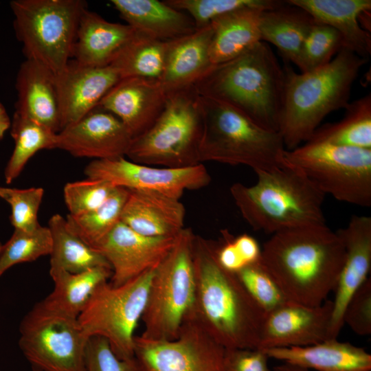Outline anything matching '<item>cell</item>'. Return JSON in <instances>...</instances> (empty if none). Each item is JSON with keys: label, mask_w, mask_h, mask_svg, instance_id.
Masks as SVG:
<instances>
[{"label": "cell", "mask_w": 371, "mask_h": 371, "mask_svg": "<svg viewBox=\"0 0 371 371\" xmlns=\"http://www.w3.org/2000/svg\"><path fill=\"white\" fill-rule=\"evenodd\" d=\"M171 42L137 31L110 65L116 69L121 78L137 77L159 80L164 71Z\"/></svg>", "instance_id": "obj_32"}, {"label": "cell", "mask_w": 371, "mask_h": 371, "mask_svg": "<svg viewBox=\"0 0 371 371\" xmlns=\"http://www.w3.org/2000/svg\"><path fill=\"white\" fill-rule=\"evenodd\" d=\"M223 237V242L218 245L217 259L224 269L236 273L246 267V265L234 245L233 236L227 231L224 230Z\"/></svg>", "instance_id": "obj_45"}, {"label": "cell", "mask_w": 371, "mask_h": 371, "mask_svg": "<svg viewBox=\"0 0 371 371\" xmlns=\"http://www.w3.org/2000/svg\"><path fill=\"white\" fill-rule=\"evenodd\" d=\"M194 236L190 228H183L173 247L155 269L141 317L144 326L142 338L172 341L178 337L183 320L194 300Z\"/></svg>", "instance_id": "obj_8"}, {"label": "cell", "mask_w": 371, "mask_h": 371, "mask_svg": "<svg viewBox=\"0 0 371 371\" xmlns=\"http://www.w3.org/2000/svg\"><path fill=\"white\" fill-rule=\"evenodd\" d=\"M347 324L357 335L371 334V279L368 278L349 300L343 316Z\"/></svg>", "instance_id": "obj_43"}, {"label": "cell", "mask_w": 371, "mask_h": 371, "mask_svg": "<svg viewBox=\"0 0 371 371\" xmlns=\"http://www.w3.org/2000/svg\"><path fill=\"white\" fill-rule=\"evenodd\" d=\"M2 247H3V245H2V244L1 243V242H0V252H1V251Z\"/></svg>", "instance_id": "obj_50"}, {"label": "cell", "mask_w": 371, "mask_h": 371, "mask_svg": "<svg viewBox=\"0 0 371 371\" xmlns=\"http://www.w3.org/2000/svg\"><path fill=\"white\" fill-rule=\"evenodd\" d=\"M368 60L342 48L330 63L313 71L284 69L278 132L286 150L308 142L326 115L346 108L352 85Z\"/></svg>", "instance_id": "obj_4"}, {"label": "cell", "mask_w": 371, "mask_h": 371, "mask_svg": "<svg viewBox=\"0 0 371 371\" xmlns=\"http://www.w3.org/2000/svg\"><path fill=\"white\" fill-rule=\"evenodd\" d=\"M218 245L194 236L195 294L188 314L225 348L258 349L267 313L236 274L220 265Z\"/></svg>", "instance_id": "obj_1"}, {"label": "cell", "mask_w": 371, "mask_h": 371, "mask_svg": "<svg viewBox=\"0 0 371 371\" xmlns=\"http://www.w3.org/2000/svg\"><path fill=\"white\" fill-rule=\"evenodd\" d=\"M85 174L115 187L157 192L178 199L184 191L204 188L211 181L203 164L181 168L153 167L133 162L125 157L93 159L85 167Z\"/></svg>", "instance_id": "obj_14"}, {"label": "cell", "mask_w": 371, "mask_h": 371, "mask_svg": "<svg viewBox=\"0 0 371 371\" xmlns=\"http://www.w3.org/2000/svg\"><path fill=\"white\" fill-rule=\"evenodd\" d=\"M268 359L261 349L225 348V371H274Z\"/></svg>", "instance_id": "obj_44"}, {"label": "cell", "mask_w": 371, "mask_h": 371, "mask_svg": "<svg viewBox=\"0 0 371 371\" xmlns=\"http://www.w3.org/2000/svg\"><path fill=\"white\" fill-rule=\"evenodd\" d=\"M120 79L111 65L90 67L70 60L65 69L56 75L61 130L96 108Z\"/></svg>", "instance_id": "obj_18"}, {"label": "cell", "mask_w": 371, "mask_h": 371, "mask_svg": "<svg viewBox=\"0 0 371 371\" xmlns=\"http://www.w3.org/2000/svg\"><path fill=\"white\" fill-rule=\"evenodd\" d=\"M284 78L271 48L259 41L238 56L212 65L194 86L199 95L225 103L262 128L278 131Z\"/></svg>", "instance_id": "obj_3"}, {"label": "cell", "mask_w": 371, "mask_h": 371, "mask_svg": "<svg viewBox=\"0 0 371 371\" xmlns=\"http://www.w3.org/2000/svg\"><path fill=\"white\" fill-rule=\"evenodd\" d=\"M127 25L139 32L164 41L175 40L196 29L185 12L157 0H111Z\"/></svg>", "instance_id": "obj_27"}, {"label": "cell", "mask_w": 371, "mask_h": 371, "mask_svg": "<svg viewBox=\"0 0 371 371\" xmlns=\"http://www.w3.org/2000/svg\"><path fill=\"white\" fill-rule=\"evenodd\" d=\"M212 36L210 24L172 41L164 71L159 80L167 93L194 85L212 67Z\"/></svg>", "instance_id": "obj_26"}, {"label": "cell", "mask_w": 371, "mask_h": 371, "mask_svg": "<svg viewBox=\"0 0 371 371\" xmlns=\"http://www.w3.org/2000/svg\"><path fill=\"white\" fill-rule=\"evenodd\" d=\"M154 271L117 286L108 281L100 284L78 317L86 336L104 338L120 359L134 357V332L145 308Z\"/></svg>", "instance_id": "obj_11"}, {"label": "cell", "mask_w": 371, "mask_h": 371, "mask_svg": "<svg viewBox=\"0 0 371 371\" xmlns=\"http://www.w3.org/2000/svg\"><path fill=\"white\" fill-rule=\"evenodd\" d=\"M203 133L199 161L244 165L254 172L282 165L284 144L278 131L262 128L240 111L199 95Z\"/></svg>", "instance_id": "obj_6"}, {"label": "cell", "mask_w": 371, "mask_h": 371, "mask_svg": "<svg viewBox=\"0 0 371 371\" xmlns=\"http://www.w3.org/2000/svg\"><path fill=\"white\" fill-rule=\"evenodd\" d=\"M44 195L42 188H4L1 199L11 207L10 220L14 229L31 232L39 225L38 212Z\"/></svg>", "instance_id": "obj_41"}, {"label": "cell", "mask_w": 371, "mask_h": 371, "mask_svg": "<svg viewBox=\"0 0 371 371\" xmlns=\"http://www.w3.org/2000/svg\"><path fill=\"white\" fill-rule=\"evenodd\" d=\"M85 371H148L134 357L128 359L117 357L109 342L102 337L88 339L85 357Z\"/></svg>", "instance_id": "obj_42"}, {"label": "cell", "mask_w": 371, "mask_h": 371, "mask_svg": "<svg viewBox=\"0 0 371 371\" xmlns=\"http://www.w3.org/2000/svg\"><path fill=\"white\" fill-rule=\"evenodd\" d=\"M273 370L274 371H284L280 366H277V367L274 368Z\"/></svg>", "instance_id": "obj_49"}, {"label": "cell", "mask_w": 371, "mask_h": 371, "mask_svg": "<svg viewBox=\"0 0 371 371\" xmlns=\"http://www.w3.org/2000/svg\"><path fill=\"white\" fill-rule=\"evenodd\" d=\"M232 242L246 266L256 263L261 259V248L257 240L247 234L232 238Z\"/></svg>", "instance_id": "obj_46"}, {"label": "cell", "mask_w": 371, "mask_h": 371, "mask_svg": "<svg viewBox=\"0 0 371 371\" xmlns=\"http://www.w3.org/2000/svg\"><path fill=\"white\" fill-rule=\"evenodd\" d=\"M177 236H146L120 221L91 247L107 261L112 271L110 283L117 286L155 269L173 247Z\"/></svg>", "instance_id": "obj_15"}, {"label": "cell", "mask_w": 371, "mask_h": 371, "mask_svg": "<svg viewBox=\"0 0 371 371\" xmlns=\"http://www.w3.org/2000/svg\"><path fill=\"white\" fill-rule=\"evenodd\" d=\"M11 135L14 148L4 171L6 183L14 181L39 150L57 148L58 133L30 119L14 114Z\"/></svg>", "instance_id": "obj_34"}, {"label": "cell", "mask_w": 371, "mask_h": 371, "mask_svg": "<svg viewBox=\"0 0 371 371\" xmlns=\"http://www.w3.org/2000/svg\"><path fill=\"white\" fill-rule=\"evenodd\" d=\"M14 27L26 59L36 60L56 75L72 58L82 0H14Z\"/></svg>", "instance_id": "obj_9"}, {"label": "cell", "mask_w": 371, "mask_h": 371, "mask_svg": "<svg viewBox=\"0 0 371 371\" xmlns=\"http://www.w3.org/2000/svg\"><path fill=\"white\" fill-rule=\"evenodd\" d=\"M186 210L178 199L157 192L129 190L120 221L149 237H176L184 228Z\"/></svg>", "instance_id": "obj_21"}, {"label": "cell", "mask_w": 371, "mask_h": 371, "mask_svg": "<svg viewBox=\"0 0 371 371\" xmlns=\"http://www.w3.org/2000/svg\"><path fill=\"white\" fill-rule=\"evenodd\" d=\"M345 247V259L335 288L328 338L336 339L342 328L346 306L357 289L368 278L371 269V217L352 216L337 231Z\"/></svg>", "instance_id": "obj_19"}, {"label": "cell", "mask_w": 371, "mask_h": 371, "mask_svg": "<svg viewBox=\"0 0 371 371\" xmlns=\"http://www.w3.org/2000/svg\"><path fill=\"white\" fill-rule=\"evenodd\" d=\"M170 7L186 12L196 29L203 28L216 18L245 7H260L266 10L284 5L286 1L274 0H166Z\"/></svg>", "instance_id": "obj_38"}, {"label": "cell", "mask_w": 371, "mask_h": 371, "mask_svg": "<svg viewBox=\"0 0 371 371\" xmlns=\"http://www.w3.org/2000/svg\"><path fill=\"white\" fill-rule=\"evenodd\" d=\"M19 346L34 371H85L88 338L78 318L36 303L19 326Z\"/></svg>", "instance_id": "obj_12"}, {"label": "cell", "mask_w": 371, "mask_h": 371, "mask_svg": "<svg viewBox=\"0 0 371 371\" xmlns=\"http://www.w3.org/2000/svg\"><path fill=\"white\" fill-rule=\"evenodd\" d=\"M202 133L199 95L192 85L167 93L161 113L145 132L133 139L126 156L135 163L163 168L196 166L201 164Z\"/></svg>", "instance_id": "obj_7"}, {"label": "cell", "mask_w": 371, "mask_h": 371, "mask_svg": "<svg viewBox=\"0 0 371 371\" xmlns=\"http://www.w3.org/2000/svg\"><path fill=\"white\" fill-rule=\"evenodd\" d=\"M48 227L52 238L49 273H77L98 267L111 268L97 251L69 231L65 218L60 214H55L49 218Z\"/></svg>", "instance_id": "obj_31"}, {"label": "cell", "mask_w": 371, "mask_h": 371, "mask_svg": "<svg viewBox=\"0 0 371 371\" xmlns=\"http://www.w3.org/2000/svg\"><path fill=\"white\" fill-rule=\"evenodd\" d=\"M287 3L309 13L340 34L343 48L368 60L371 55V34L360 24L363 15L371 11L370 0H289Z\"/></svg>", "instance_id": "obj_24"}, {"label": "cell", "mask_w": 371, "mask_h": 371, "mask_svg": "<svg viewBox=\"0 0 371 371\" xmlns=\"http://www.w3.org/2000/svg\"><path fill=\"white\" fill-rule=\"evenodd\" d=\"M255 172L254 185L235 183L230 188L236 205L254 230L273 234L326 225L322 210L326 195L300 170L282 164Z\"/></svg>", "instance_id": "obj_5"}, {"label": "cell", "mask_w": 371, "mask_h": 371, "mask_svg": "<svg viewBox=\"0 0 371 371\" xmlns=\"http://www.w3.org/2000/svg\"><path fill=\"white\" fill-rule=\"evenodd\" d=\"M112 274L108 267H98L80 273L64 271L50 272L54 287L41 302L47 308L78 318L93 293Z\"/></svg>", "instance_id": "obj_30"}, {"label": "cell", "mask_w": 371, "mask_h": 371, "mask_svg": "<svg viewBox=\"0 0 371 371\" xmlns=\"http://www.w3.org/2000/svg\"><path fill=\"white\" fill-rule=\"evenodd\" d=\"M266 9L245 7L213 20L210 58L212 65L232 60L261 41L260 15Z\"/></svg>", "instance_id": "obj_28"}, {"label": "cell", "mask_w": 371, "mask_h": 371, "mask_svg": "<svg viewBox=\"0 0 371 371\" xmlns=\"http://www.w3.org/2000/svg\"><path fill=\"white\" fill-rule=\"evenodd\" d=\"M133 139L115 115L97 106L58 133L57 148L77 157L112 159L125 157Z\"/></svg>", "instance_id": "obj_17"}, {"label": "cell", "mask_w": 371, "mask_h": 371, "mask_svg": "<svg viewBox=\"0 0 371 371\" xmlns=\"http://www.w3.org/2000/svg\"><path fill=\"white\" fill-rule=\"evenodd\" d=\"M11 126L10 119L3 105L0 102V141Z\"/></svg>", "instance_id": "obj_47"}, {"label": "cell", "mask_w": 371, "mask_h": 371, "mask_svg": "<svg viewBox=\"0 0 371 371\" xmlns=\"http://www.w3.org/2000/svg\"><path fill=\"white\" fill-rule=\"evenodd\" d=\"M269 358L317 371H370L371 355L348 342L327 339L304 346L263 350Z\"/></svg>", "instance_id": "obj_25"}, {"label": "cell", "mask_w": 371, "mask_h": 371, "mask_svg": "<svg viewBox=\"0 0 371 371\" xmlns=\"http://www.w3.org/2000/svg\"><path fill=\"white\" fill-rule=\"evenodd\" d=\"M166 98L159 80L127 77L121 78L107 92L98 107L115 115L134 139L154 123Z\"/></svg>", "instance_id": "obj_20"}, {"label": "cell", "mask_w": 371, "mask_h": 371, "mask_svg": "<svg viewBox=\"0 0 371 371\" xmlns=\"http://www.w3.org/2000/svg\"><path fill=\"white\" fill-rule=\"evenodd\" d=\"M333 302L317 306L287 301L267 313L258 349L304 347L329 339Z\"/></svg>", "instance_id": "obj_16"}, {"label": "cell", "mask_w": 371, "mask_h": 371, "mask_svg": "<svg viewBox=\"0 0 371 371\" xmlns=\"http://www.w3.org/2000/svg\"><path fill=\"white\" fill-rule=\"evenodd\" d=\"M136 33L131 26L107 21L87 8L80 19L72 58L83 65L109 66Z\"/></svg>", "instance_id": "obj_23"}, {"label": "cell", "mask_w": 371, "mask_h": 371, "mask_svg": "<svg viewBox=\"0 0 371 371\" xmlns=\"http://www.w3.org/2000/svg\"><path fill=\"white\" fill-rule=\"evenodd\" d=\"M16 88L14 113L59 133L61 123L56 74L45 65L26 59L19 67Z\"/></svg>", "instance_id": "obj_22"}, {"label": "cell", "mask_w": 371, "mask_h": 371, "mask_svg": "<svg viewBox=\"0 0 371 371\" xmlns=\"http://www.w3.org/2000/svg\"><path fill=\"white\" fill-rule=\"evenodd\" d=\"M128 194L129 190L116 187L98 207L76 216L67 214L65 219L68 229L86 244L93 247L120 221Z\"/></svg>", "instance_id": "obj_35"}, {"label": "cell", "mask_w": 371, "mask_h": 371, "mask_svg": "<svg viewBox=\"0 0 371 371\" xmlns=\"http://www.w3.org/2000/svg\"><path fill=\"white\" fill-rule=\"evenodd\" d=\"M115 188L108 181L89 177L67 183L63 188V196L69 214L76 216L98 207Z\"/></svg>", "instance_id": "obj_40"}, {"label": "cell", "mask_w": 371, "mask_h": 371, "mask_svg": "<svg viewBox=\"0 0 371 371\" xmlns=\"http://www.w3.org/2000/svg\"><path fill=\"white\" fill-rule=\"evenodd\" d=\"M315 22L309 13L286 1L282 6L261 12V41L276 46L285 59L297 66L304 39Z\"/></svg>", "instance_id": "obj_29"}, {"label": "cell", "mask_w": 371, "mask_h": 371, "mask_svg": "<svg viewBox=\"0 0 371 371\" xmlns=\"http://www.w3.org/2000/svg\"><path fill=\"white\" fill-rule=\"evenodd\" d=\"M339 122L319 126L308 141L371 149V94L352 102Z\"/></svg>", "instance_id": "obj_33"}, {"label": "cell", "mask_w": 371, "mask_h": 371, "mask_svg": "<svg viewBox=\"0 0 371 371\" xmlns=\"http://www.w3.org/2000/svg\"><path fill=\"white\" fill-rule=\"evenodd\" d=\"M135 357L148 371H225V348L190 315L172 341H153L135 336Z\"/></svg>", "instance_id": "obj_13"}, {"label": "cell", "mask_w": 371, "mask_h": 371, "mask_svg": "<svg viewBox=\"0 0 371 371\" xmlns=\"http://www.w3.org/2000/svg\"><path fill=\"white\" fill-rule=\"evenodd\" d=\"M1 187H0V192H1Z\"/></svg>", "instance_id": "obj_51"}, {"label": "cell", "mask_w": 371, "mask_h": 371, "mask_svg": "<svg viewBox=\"0 0 371 371\" xmlns=\"http://www.w3.org/2000/svg\"><path fill=\"white\" fill-rule=\"evenodd\" d=\"M52 247V238L48 227L40 225L31 232L14 229L0 252V277L14 265L50 255Z\"/></svg>", "instance_id": "obj_36"}, {"label": "cell", "mask_w": 371, "mask_h": 371, "mask_svg": "<svg viewBox=\"0 0 371 371\" xmlns=\"http://www.w3.org/2000/svg\"><path fill=\"white\" fill-rule=\"evenodd\" d=\"M279 366L284 371H308V370L305 368L289 363H284Z\"/></svg>", "instance_id": "obj_48"}, {"label": "cell", "mask_w": 371, "mask_h": 371, "mask_svg": "<svg viewBox=\"0 0 371 371\" xmlns=\"http://www.w3.org/2000/svg\"><path fill=\"white\" fill-rule=\"evenodd\" d=\"M282 163L300 170L325 195L371 206V149L308 141L285 149Z\"/></svg>", "instance_id": "obj_10"}, {"label": "cell", "mask_w": 371, "mask_h": 371, "mask_svg": "<svg viewBox=\"0 0 371 371\" xmlns=\"http://www.w3.org/2000/svg\"><path fill=\"white\" fill-rule=\"evenodd\" d=\"M342 48L339 32L315 21L304 39L297 67L301 72L319 68L330 63Z\"/></svg>", "instance_id": "obj_37"}, {"label": "cell", "mask_w": 371, "mask_h": 371, "mask_svg": "<svg viewBox=\"0 0 371 371\" xmlns=\"http://www.w3.org/2000/svg\"><path fill=\"white\" fill-rule=\"evenodd\" d=\"M235 273L249 295L266 313L289 301L260 260L245 267Z\"/></svg>", "instance_id": "obj_39"}, {"label": "cell", "mask_w": 371, "mask_h": 371, "mask_svg": "<svg viewBox=\"0 0 371 371\" xmlns=\"http://www.w3.org/2000/svg\"><path fill=\"white\" fill-rule=\"evenodd\" d=\"M344 259L341 236L324 225L272 234L260 261L289 301L317 306L335 289Z\"/></svg>", "instance_id": "obj_2"}]
</instances>
